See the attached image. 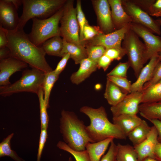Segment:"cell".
Wrapping results in <instances>:
<instances>
[{
    "label": "cell",
    "instance_id": "cell-24",
    "mask_svg": "<svg viewBox=\"0 0 161 161\" xmlns=\"http://www.w3.org/2000/svg\"><path fill=\"white\" fill-rule=\"evenodd\" d=\"M139 112L148 120H161V102L141 103L139 106Z\"/></svg>",
    "mask_w": 161,
    "mask_h": 161
},
{
    "label": "cell",
    "instance_id": "cell-13",
    "mask_svg": "<svg viewBox=\"0 0 161 161\" xmlns=\"http://www.w3.org/2000/svg\"><path fill=\"white\" fill-rule=\"evenodd\" d=\"M129 24L124 27L108 34H100L92 39L85 42V45H100L106 49L121 48V42L125 34L129 29Z\"/></svg>",
    "mask_w": 161,
    "mask_h": 161
},
{
    "label": "cell",
    "instance_id": "cell-43",
    "mask_svg": "<svg viewBox=\"0 0 161 161\" xmlns=\"http://www.w3.org/2000/svg\"><path fill=\"white\" fill-rule=\"evenodd\" d=\"M70 58L69 54L67 53L64 55L61 60L58 63L54 72L59 75L65 69L69 59Z\"/></svg>",
    "mask_w": 161,
    "mask_h": 161
},
{
    "label": "cell",
    "instance_id": "cell-52",
    "mask_svg": "<svg viewBox=\"0 0 161 161\" xmlns=\"http://www.w3.org/2000/svg\"><path fill=\"white\" fill-rule=\"evenodd\" d=\"M159 57L160 59V61H161V53L159 54Z\"/></svg>",
    "mask_w": 161,
    "mask_h": 161
},
{
    "label": "cell",
    "instance_id": "cell-33",
    "mask_svg": "<svg viewBox=\"0 0 161 161\" xmlns=\"http://www.w3.org/2000/svg\"><path fill=\"white\" fill-rule=\"evenodd\" d=\"M59 148L71 154L76 161H90L89 155L86 150L81 151H74L71 148L64 142L59 141L57 145Z\"/></svg>",
    "mask_w": 161,
    "mask_h": 161
},
{
    "label": "cell",
    "instance_id": "cell-51",
    "mask_svg": "<svg viewBox=\"0 0 161 161\" xmlns=\"http://www.w3.org/2000/svg\"><path fill=\"white\" fill-rule=\"evenodd\" d=\"M157 24L160 26H161V19H159L155 20Z\"/></svg>",
    "mask_w": 161,
    "mask_h": 161
},
{
    "label": "cell",
    "instance_id": "cell-26",
    "mask_svg": "<svg viewBox=\"0 0 161 161\" xmlns=\"http://www.w3.org/2000/svg\"><path fill=\"white\" fill-rule=\"evenodd\" d=\"M63 47V39L60 35L56 36L47 40L41 46L46 54L61 57Z\"/></svg>",
    "mask_w": 161,
    "mask_h": 161
},
{
    "label": "cell",
    "instance_id": "cell-25",
    "mask_svg": "<svg viewBox=\"0 0 161 161\" xmlns=\"http://www.w3.org/2000/svg\"><path fill=\"white\" fill-rule=\"evenodd\" d=\"M151 129L147 122L143 120L142 122L130 132L127 135L134 146L137 145L145 140Z\"/></svg>",
    "mask_w": 161,
    "mask_h": 161
},
{
    "label": "cell",
    "instance_id": "cell-37",
    "mask_svg": "<svg viewBox=\"0 0 161 161\" xmlns=\"http://www.w3.org/2000/svg\"><path fill=\"white\" fill-rule=\"evenodd\" d=\"M103 32L99 27H97L92 26L88 24L84 26L83 31L84 41H88L94 38L96 36Z\"/></svg>",
    "mask_w": 161,
    "mask_h": 161
},
{
    "label": "cell",
    "instance_id": "cell-41",
    "mask_svg": "<svg viewBox=\"0 0 161 161\" xmlns=\"http://www.w3.org/2000/svg\"><path fill=\"white\" fill-rule=\"evenodd\" d=\"M147 13L152 16L161 17V0H154L148 7Z\"/></svg>",
    "mask_w": 161,
    "mask_h": 161
},
{
    "label": "cell",
    "instance_id": "cell-9",
    "mask_svg": "<svg viewBox=\"0 0 161 161\" xmlns=\"http://www.w3.org/2000/svg\"><path fill=\"white\" fill-rule=\"evenodd\" d=\"M130 28L143 40L146 47L144 61L161 53V38L155 35L147 28L140 24L131 22Z\"/></svg>",
    "mask_w": 161,
    "mask_h": 161
},
{
    "label": "cell",
    "instance_id": "cell-50",
    "mask_svg": "<svg viewBox=\"0 0 161 161\" xmlns=\"http://www.w3.org/2000/svg\"><path fill=\"white\" fill-rule=\"evenodd\" d=\"M143 161H158L157 160L150 157H147Z\"/></svg>",
    "mask_w": 161,
    "mask_h": 161
},
{
    "label": "cell",
    "instance_id": "cell-39",
    "mask_svg": "<svg viewBox=\"0 0 161 161\" xmlns=\"http://www.w3.org/2000/svg\"><path fill=\"white\" fill-rule=\"evenodd\" d=\"M161 80V61H160L156 66L151 79L144 85L143 90L157 83Z\"/></svg>",
    "mask_w": 161,
    "mask_h": 161
},
{
    "label": "cell",
    "instance_id": "cell-17",
    "mask_svg": "<svg viewBox=\"0 0 161 161\" xmlns=\"http://www.w3.org/2000/svg\"><path fill=\"white\" fill-rule=\"evenodd\" d=\"M108 0L111 9L112 21L116 30L121 29L133 22L132 18L124 9L122 0Z\"/></svg>",
    "mask_w": 161,
    "mask_h": 161
},
{
    "label": "cell",
    "instance_id": "cell-7",
    "mask_svg": "<svg viewBox=\"0 0 161 161\" xmlns=\"http://www.w3.org/2000/svg\"><path fill=\"white\" fill-rule=\"evenodd\" d=\"M122 47L126 50L128 62L137 78L145 64V45L140 40L139 36L129 28L123 39Z\"/></svg>",
    "mask_w": 161,
    "mask_h": 161
},
{
    "label": "cell",
    "instance_id": "cell-22",
    "mask_svg": "<svg viewBox=\"0 0 161 161\" xmlns=\"http://www.w3.org/2000/svg\"><path fill=\"white\" fill-rule=\"evenodd\" d=\"M67 53L69 54L70 58L73 60L75 64H80L83 59L88 58L84 46L69 43L63 39V47L61 52L62 57Z\"/></svg>",
    "mask_w": 161,
    "mask_h": 161
},
{
    "label": "cell",
    "instance_id": "cell-31",
    "mask_svg": "<svg viewBox=\"0 0 161 161\" xmlns=\"http://www.w3.org/2000/svg\"><path fill=\"white\" fill-rule=\"evenodd\" d=\"M37 95L39 103L41 129H47L49 122V117L47 112L48 108L44 100L43 88L41 89Z\"/></svg>",
    "mask_w": 161,
    "mask_h": 161
},
{
    "label": "cell",
    "instance_id": "cell-15",
    "mask_svg": "<svg viewBox=\"0 0 161 161\" xmlns=\"http://www.w3.org/2000/svg\"><path fill=\"white\" fill-rule=\"evenodd\" d=\"M0 60V86L11 84L9 81L10 76L28 66V64L26 63L11 57Z\"/></svg>",
    "mask_w": 161,
    "mask_h": 161
},
{
    "label": "cell",
    "instance_id": "cell-2",
    "mask_svg": "<svg viewBox=\"0 0 161 161\" xmlns=\"http://www.w3.org/2000/svg\"><path fill=\"white\" fill-rule=\"evenodd\" d=\"M80 112L86 115L90 120V124L86 128L89 137L94 143L110 137L125 139L126 137L120 128L109 120L105 108L102 106L94 108L84 106Z\"/></svg>",
    "mask_w": 161,
    "mask_h": 161
},
{
    "label": "cell",
    "instance_id": "cell-6",
    "mask_svg": "<svg viewBox=\"0 0 161 161\" xmlns=\"http://www.w3.org/2000/svg\"><path fill=\"white\" fill-rule=\"evenodd\" d=\"M45 73L35 68L24 70L18 80L10 85L0 87V95L5 97L14 94L30 92L38 94L43 88Z\"/></svg>",
    "mask_w": 161,
    "mask_h": 161
},
{
    "label": "cell",
    "instance_id": "cell-14",
    "mask_svg": "<svg viewBox=\"0 0 161 161\" xmlns=\"http://www.w3.org/2000/svg\"><path fill=\"white\" fill-rule=\"evenodd\" d=\"M17 10L9 0H0V25L3 28L9 31L17 29L20 18Z\"/></svg>",
    "mask_w": 161,
    "mask_h": 161
},
{
    "label": "cell",
    "instance_id": "cell-46",
    "mask_svg": "<svg viewBox=\"0 0 161 161\" xmlns=\"http://www.w3.org/2000/svg\"><path fill=\"white\" fill-rule=\"evenodd\" d=\"M149 121L156 128L158 133V141L161 143V120H151Z\"/></svg>",
    "mask_w": 161,
    "mask_h": 161
},
{
    "label": "cell",
    "instance_id": "cell-29",
    "mask_svg": "<svg viewBox=\"0 0 161 161\" xmlns=\"http://www.w3.org/2000/svg\"><path fill=\"white\" fill-rule=\"evenodd\" d=\"M59 76L54 70L45 73L43 88L44 100L48 108L49 107V98L51 90L55 83L58 79Z\"/></svg>",
    "mask_w": 161,
    "mask_h": 161
},
{
    "label": "cell",
    "instance_id": "cell-30",
    "mask_svg": "<svg viewBox=\"0 0 161 161\" xmlns=\"http://www.w3.org/2000/svg\"><path fill=\"white\" fill-rule=\"evenodd\" d=\"M13 135V133L9 135L0 143V157L8 156L16 161H24L11 148L10 141Z\"/></svg>",
    "mask_w": 161,
    "mask_h": 161
},
{
    "label": "cell",
    "instance_id": "cell-1",
    "mask_svg": "<svg viewBox=\"0 0 161 161\" xmlns=\"http://www.w3.org/2000/svg\"><path fill=\"white\" fill-rule=\"evenodd\" d=\"M8 45L10 57L24 62L32 68L39 69L45 73L52 71L47 62L46 54L41 47H38L29 39L23 28L13 31L7 30Z\"/></svg>",
    "mask_w": 161,
    "mask_h": 161
},
{
    "label": "cell",
    "instance_id": "cell-28",
    "mask_svg": "<svg viewBox=\"0 0 161 161\" xmlns=\"http://www.w3.org/2000/svg\"><path fill=\"white\" fill-rule=\"evenodd\" d=\"M117 146L116 161H139L134 147L129 144L124 145L119 143Z\"/></svg>",
    "mask_w": 161,
    "mask_h": 161
},
{
    "label": "cell",
    "instance_id": "cell-20",
    "mask_svg": "<svg viewBox=\"0 0 161 161\" xmlns=\"http://www.w3.org/2000/svg\"><path fill=\"white\" fill-rule=\"evenodd\" d=\"M143 120L137 114H123L112 118L113 123L117 125L126 137Z\"/></svg>",
    "mask_w": 161,
    "mask_h": 161
},
{
    "label": "cell",
    "instance_id": "cell-4",
    "mask_svg": "<svg viewBox=\"0 0 161 161\" xmlns=\"http://www.w3.org/2000/svg\"><path fill=\"white\" fill-rule=\"evenodd\" d=\"M66 0H22L23 11L17 29L23 28L30 19L49 18L62 7Z\"/></svg>",
    "mask_w": 161,
    "mask_h": 161
},
{
    "label": "cell",
    "instance_id": "cell-12",
    "mask_svg": "<svg viewBox=\"0 0 161 161\" xmlns=\"http://www.w3.org/2000/svg\"><path fill=\"white\" fill-rule=\"evenodd\" d=\"M142 92H134L127 94L119 103L112 106L110 110L113 117L123 114H137L141 103Z\"/></svg>",
    "mask_w": 161,
    "mask_h": 161
},
{
    "label": "cell",
    "instance_id": "cell-19",
    "mask_svg": "<svg viewBox=\"0 0 161 161\" xmlns=\"http://www.w3.org/2000/svg\"><path fill=\"white\" fill-rule=\"evenodd\" d=\"M78 69L71 75L70 80L73 83L78 85L89 77L97 68V63L87 58L80 63Z\"/></svg>",
    "mask_w": 161,
    "mask_h": 161
},
{
    "label": "cell",
    "instance_id": "cell-36",
    "mask_svg": "<svg viewBox=\"0 0 161 161\" xmlns=\"http://www.w3.org/2000/svg\"><path fill=\"white\" fill-rule=\"evenodd\" d=\"M130 66L129 63H120L107 75V77L118 76L127 78V71Z\"/></svg>",
    "mask_w": 161,
    "mask_h": 161
},
{
    "label": "cell",
    "instance_id": "cell-35",
    "mask_svg": "<svg viewBox=\"0 0 161 161\" xmlns=\"http://www.w3.org/2000/svg\"><path fill=\"white\" fill-rule=\"evenodd\" d=\"M107 79L115 83L125 92L127 94L131 92V84L127 78L112 76L107 77Z\"/></svg>",
    "mask_w": 161,
    "mask_h": 161
},
{
    "label": "cell",
    "instance_id": "cell-8",
    "mask_svg": "<svg viewBox=\"0 0 161 161\" xmlns=\"http://www.w3.org/2000/svg\"><path fill=\"white\" fill-rule=\"evenodd\" d=\"M74 1L66 0L64 6V11L61 19L60 36L66 42L81 45L79 39V28Z\"/></svg>",
    "mask_w": 161,
    "mask_h": 161
},
{
    "label": "cell",
    "instance_id": "cell-3",
    "mask_svg": "<svg viewBox=\"0 0 161 161\" xmlns=\"http://www.w3.org/2000/svg\"><path fill=\"white\" fill-rule=\"evenodd\" d=\"M61 115L60 128L64 142L74 151L86 150L87 143L94 142L88 135L83 121L72 112L63 110Z\"/></svg>",
    "mask_w": 161,
    "mask_h": 161
},
{
    "label": "cell",
    "instance_id": "cell-42",
    "mask_svg": "<svg viewBox=\"0 0 161 161\" xmlns=\"http://www.w3.org/2000/svg\"><path fill=\"white\" fill-rule=\"evenodd\" d=\"M47 137V129H41L39 140V146L37 154L36 161H40L43 149Z\"/></svg>",
    "mask_w": 161,
    "mask_h": 161
},
{
    "label": "cell",
    "instance_id": "cell-49",
    "mask_svg": "<svg viewBox=\"0 0 161 161\" xmlns=\"http://www.w3.org/2000/svg\"><path fill=\"white\" fill-rule=\"evenodd\" d=\"M18 9L19 7L22 4V0H9Z\"/></svg>",
    "mask_w": 161,
    "mask_h": 161
},
{
    "label": "cell",
    "instance_id": "cell-5",
    "mask_svg": "<svg viewBox=\"0 0 161 161\" xmlns=\"http://www.w3.org/2000/svg\"><path fill=\"white\" fill-rule=\"evenodd\" d=\"M63 11L64 6L49 18H32L31 30L27 35L30 40L37 46L41 47L47 40L56 36H60L59 24Z\"/></svg>",
    "mask_w": 161,
    "mask_h": 161
},
{
    "label": "cell",
    "instance_id": "cell-18",
    "mask_svg": "<svg viewBox=\"0 0 161 161\" xmlns=\"http://www.w3.org/2000/svg\"><path fill=\"white\" fill-rule=\"evenodd\" d=\"M160 62L159 55L150 59L148 63L141 69L136 80L131 84V92L142 91L144 85L151 79L156 66Z\"/></svg>",
    "mask_w": 161,
    "mask_h": 161
},
{
    "label": "cell",
    "instance_id": "cell-11",
    "mask_svg": "<svg viewBox=\"0 0 161 161\" xmlns=\"http://www.w3.org/2000/svg\"><path fill=\"white\" fill-rule=\"evenodd\" d=\"M91 1L97 16L98 26L103 33L108 34L115 30L108 0H92Z\"/></svg>",
    "mask_w": 161,
    "mask_h": 161
},
{
    "label": "cell",
    "instance_id": "cell-48",
    "mask_svg": "<svg viewBox=\"0 0 161 161\" xmlns=\"http://www.w3.org/2000/svg\"><path fill=\"white\" fill-rule=\"evenodd\" d=\"M154 155L155 159L161 161V143H158L155 147Z\"/></svg>",
    "mask_w": 161,
    "mask_h": 161
},
{
    "label": "cell",
    "instance_id": "cell-16",
    "mask_svg": "<svg viewBox=\"0 0 161 161\" xmlns=\"http://www.w3.org/2000/svg\"><path fill=\"white\" fill-rule=\"evenodd\" d=\"M158 141V133L155 127H151L146 139L140 144L134 146L138 156L139 161H143L147 157L155 159L154 152Z\"/></svg>",
    "mask_w": 161,
    "mask_h": 161
},
{
    "label": "cell",
    "instance_id": "cell-32",
    "mask_svg": "<svg viewBox=\"0 0 161 161\" xmlns=\"http://www.w3.org/2000/svg\"><path fill=\"white\" fill-rule=\"evenodd\" d=\"M76 8L77 19L79 28L80 41L81 45L85 47V43L84 41L83 31L85 25L89 23L82 10L80 0H77Z\"/></svg>",
    "mask_w": 161,
    "mask_h": 161
},
{
    "label": "cell",
    "instance_id": "cell-34",
    "mask_svg": "<svg viewBox=\"0 0 161 161\" xmlns=\"http://www.w3.org/2000/svg\"><path fill=\"white\" fill-rule=\"evenodd\" d=\"M88 58L97 63L100 58L105 54L106 48L100 45H85Z\"/></svg>",
    "mask_w": 161,
    "mask_h": 161
},
{
    "label": "cell",
    "instance_id": "cell-27",
    "mask_svg": "<svg viewBox=\"0 0 161 161\" xmlns=\"http://www.w3.org/2000/svg\"><path fill=\"white\" fill-rule=\"evenodd\" d=\"M142 92L141 103L161 102V80Z\"/></svg>",
    "mask_w": 161,
    "mask_h": 161
},
{
    "label": "cell",
    "instance_id": "cell-53",
    "mask_svg": "<svg viewBox=\"0 0 161 161\" xmlns=\"http://www.w3.org/2000/svg\"></svg>",
    "mask_w": 161,
    "mask_h": 161
},
{
    "label": "cell",
    "instance_id": "cell-23",
    "mask_svg": "<svg viewBox=\"0 0 161 161\" xmlns=\"http://www.w3.org/2000/svg\"><path fill=\"white\" fill-rule=\"evenodd\" d=\"M127 94H128L123 92L115 83L107 79L104 96L109 105L112 106L116 105Z\"/></svg>",
    "mask_w": 161,
    "mask_h": 161
},
{
    "label": "cell",
    "instance_id": "cell-40",
    "mask_svg": "<svg viewBox=\"0 0 161 161\" xmlns=\"http://www.w3.org/2000/svg\"><path fill=\"white\" fill-rule=\"evenodd\" d=\"M117 152V146L113 140L110 144L107 153L103 156L100 161H116Z\"/></svg>",
    "mask_w": 161,
    "mask_h": 161
},
{
    "label": "cell",
    "instance_id": "cell-21",
    "mask_svg": "<svg viewBox=\"0 0 161 161\" xmlns=\"http://www.w3.org/2000/svg\"><path fill=\"white\" fill-rule=\"evenodd\" d=\"M114 139L110 137L99 142L87 143L86 146V150L89 155L90 161H100Z\"/></svg>",
    "mask_w": 161,
    "mask_h": 161
},
{
    "label": "cell",
    "instance_id": "cell-38",
    "mask_svg": "<svg viewBox=\"0 0 161 161\" xmlns=\"http://www.w3.org/2000/svg\"><path fill=\"white\" fill-rule=\"evenodd\" d=\"M105 55L108 56L113 61L120 60L126 54L125 49L121 48H112L106 49Z\"/></svg>",
    "mask_w": 161,
    "mask_h": 161
},
{
    "label": "cell",
    "instance_id": "cell-10",
    "mask_svg": "<svg viewBox=\"0 0 161 161\" xmlns=\"http://www.w3.org/2000/svg\"><path fill=\"white\" fill-rule=\"evenodd\" d=\"M122 4L126 12L132 18L134 22L145 27L153 33L160 35V26L155 20L132 1L122 0Z\"/></svg>",
    "mask_w": 161,
    "mask_h": 161
},
{
    "label": "cell",
    "instance_id": "cell-45",
    "mask_svg": "<svg viewBox=\"0 0 161 161\" xmlns=\"http://www.w3.org/2000/svg\"><path fill=\"white\" fill-rule=\"evenodd\" d=\"M7 30L0 25V48L7 47Z\"/></svg>",
    "mask_w": 161,
    "mask_h": 161
},
{
    "label": "cell",
    "instance_id": "cell-47",
    "mask_svg": "<svg viewBox=\"0 0 161 161\" xmlns=\"http://www.w3.org/2000/svg\"><path fill=\"white\" fill-rule=\"evenodd\" d=\"M10 57V52L7 47L0 48V60Z\"/></svg>",
    "mask_w": 161,
    "mask_h": 161
},
{
    "label": "cell",
    "instance_id": "cell-44",
    "mask_svg": "<svg viewBox=\"0 0 161 161\" xmlns=\"http://www.w3.org/2000/svg\"><path fill=\"white\" fill-rule=\"evenodd\" d=\"M112 61V59L104 54L100 58L97 63V68H102L105 71Z\"/></svg>",
    "mask_w": 161,
    "mask_h": 161
}]
</instances>
